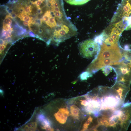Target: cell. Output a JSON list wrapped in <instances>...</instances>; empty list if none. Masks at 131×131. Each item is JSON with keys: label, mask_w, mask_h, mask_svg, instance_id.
Returning a JSON list of instances; mask_svg holds the SVG:
<instances>
[{"label": "cell", "mask_w": 131, "mask_h": 131, "mask_svg": "<svg viewBox=\"0 0 131 131\" xmlns=\"http://www.w3.org/2000/svg\"><path fill=\"white\" fill-rule=\"evenodd\" d=\"M123 59L118 44L108 45L103 42L98 55L93 62L94 72L105 66L117 64Z\"/></svg>", "instance_id": "6da1fadb"}, {"label": "cell", "mask_w": 131, "mask_h": 131, "mask_svg": "<svg viewBox=\"0 0 131 131\" xmlns=\"http://www.w3.org/2000/svg\"><path fill=\"white\" fill-rule=\"evenodd\" d=\"M79 52L82 57L88 59H95L100 50L99 45L94 40L87 39L80 43L78 46Z\"/></svg>", "instance_id": "7a4b0ae2"}, {"label": "cell", "mask_w": 131, "mask_h": 131, "mask_svg": "<svg viewBox=\"0 0 131 131\" xmlns=\"http://www.w3.org/2000/svg\"><path fill=\"white\" fill-rule=\"evenodd\" d=\"M131 16V0H122L112 18L110 24L117 22Z\"/></svg>", "instance_id": "3957f363"}, {"label": "cell", "mask_w": 131, "mask_h": 131, "mask_svg": "<svg viewBox=\"0 0 131 131\" xmlns=\"http://www.w3.org/2000/svg\"><path fill=\"white\" fill-rule=\"evenodd\" d=\"M99 111L110 109L114 110L120 103V99L117 96L110 95L102 98Z\"/></svg>", "instance_id": "277c9868"}, {"label": "cell", "mask_w": 131, "mask_h": 131, "mask_svg": "<svg viewBox=\"0 0 131 131\" xmlns=\"http://www.w3.org/2000/svg\"><path fill=\"white\" fill-rule=\"evenodd\" d=\"M123 108L122 113L118 117L117 123L126 130L131 122V103Z\"/></svg>", "instance_id": "5b68a950"}, {"label": "cell", "mask_w": 131, "mask_h": 131, "mask_svg": "<svg viewBox=\"0 0 131 131\" xmlns=\"http://www.w3.org/2000/svg\"><path fill=\"white\" fill-rule=\"evenodd\" d=\"M68 109V107H61L54 114V116L56 120L60 124H64L66 122L70 115Z\"/></svg>", "instance_id": "8992f818"}, {"label": "cell", "mask_w": 131, "mask_h": 131, "mask_svg": "<svg viewBox=\"0 0 131 131\" xmlns=\"http://www.w3.org/2000/svg\"><path fill=\"white\" fill-rule=\"evenodd\" d=\"M37 119L40 123L42 129L48 131L54 130L51 127V123L44 115L42 114L38 115L37 117Z\"/></svg>", "instance_id": "52a82bcc"}, {"label": "cell", "mask_w": 131, "mask_h": 131, "mask_svg": "<svg viewBox=\"0 0 131 131\" xmlns=\"http://www.w3.org/2000/svg\"><path fill=\"white\" fill-rule=\"evenodd\" d=\"M69 108L71 115L73 118L77 120H80L81 111L79 108L76 105L72 104L69 106Z\"/></svg>", "instance_id": "ba28073f"}, {"label": "cell", "mask_w": 131, "mask_h": 131, "mask_svg": "<svg viewBox=\"0 0 131 131\" xmlns=\"http://www.w3.org/2000/svg\"><path fill=\"white\" fill-rule=\"evenodd\" d=\"M67 3L71 5H80L87 3L90 0H64Z\"/></svg>", "instance_id": "9c48e42d"}, {"label": "cell", "mask_w": 131, "mask_h": 131, "mask_svg": "<svg viewBox=\"0 0 131 131\" xmlns=\"http://www.w3.org/2000/svg\"><path fill=\"white\" fill-rule=\"evenodd\" d=\"M37 124L36 122H32L25 126L23 130L26 131H34L36 130Z\"/></svg>", "instance_id": "30bf717a"}, {"label": "cell", "mask_w": 131, "mask_h": 131, "mask_svg": "<svg viewBox=\"0 0 131 131\" xmlns=\"http://www.w3.org/2000/svg\"><path fill=\"white\" fill-rule=\"evenodd\" d=\"M122 19L124 21L126 24L125 30H130L131 29V16L129 17H124Z\"/></svg>", "instance_id": "8fae6325"}, {"label": "cell", "mask_w": 131, "mask_h": 131, "mask_svg": "<svg viewBox=\"0 0 131 131\" xmlns=\"http://www.w3.org/2000/svg\"><path fill=\"white\" fill-rule=\"evenodd\" d=\"M92 74L88 72H83L80 75V79L82 80H85L90 77L92 76Z\"/></svg>", "instance_id": "7c38bea8"}, {"label": "cell", "mask_w": 131, "mask_h": 131, "mask_svg": "<svg viewBox=\"0 0 131 131\" xmlns=\"http://www.w3.org/2000/svg\"><path fill=\"white\" fill-rule=\"evenodd\" d=\"M93 118L90 116L86 122L83 124V128L82 130V131H85L87 130L88 128V126L92 122Z\"/></svg>", "instance_id": "4fadbf2b"}, {"label": "cell", "mask_w": 131, "mask_h": 131, "mask_svg": "<svg viewBox=\"0 0 131 131\" xmlns=\"http://www.w3.org/2000/svg\"><path fill=\"white\" fill-rule=\"evenodd\" d=\"M94 41L99 45L102 44L103 42V39L102 35L101 34L97 36L94 39Z\"/></svg>", "instance_id": "5bb4252c"}, {"label": "cell", "mask_w": 131, "mask_h": 131, "mask_svg": "<svg viewBox=\"0 0 131 131\" xmlns=\"http://www.w3.org/2000/svg\"><path fill=\"white\" fill-rule=\"evenodd\" d=\"M20 19L22 21L28 22L31 24H32L33 20L32 18L27 15H24Z\"/></svg>", "instance_id": "9a60e30c"}, {"label": "cell", "mask_w": 131, "mask_h": 131, "mask_svg": "<svg viewBox=\"0 0 131 131\" xmlns=\"http://www.w3.org/2000/svg\"><path fill=\"white\" fill-rule=\"evenodd\" d=\"M109 126L113 128L115 127L117 123L115 121L113 118L112 115L109 119Z\"/></svg>", "instance_id": "2e32d148"}, {"label": "cell", "mask_w": 131, "mask_h": 131, "mask_svg": "<svg viewBox=\"0 0 131 131\" xmlns=\"http://www.w3.org/2000/svg\"><path fill=\"white\" fill-rule=\"evenodd\" d=\"M32 24H35L37 26L40 27L42 26V22L41 19L37 18L33 20Z\"/></svg>", "instance_id": "e0dca14e"}, {"label": "cell", "mask_w": 131, "mask_h": 131, "mask_svg": "<svg viewBox=\"0 0 131 131\" xmlns=\"http://www.w3.org/2000/svg\"><path fill=\"white\" fill-rule=\"evenodd\" d=\"M12 23V21L11 19L8 15L5 17L3 21V24L10 25Z\"/></svg>", "instance_id": "ac0fdd59"}, {"label": "cell", "mask_w": 131, "mask_h": 131, "mask_svg": "<svg viewBox=\"0 0 131 131\" xmlns=\"http://www.w3.org/2000/svg\"><path fill=\"white\" fill-rule=\"evenodd\" d=\"M24 8L25 13L27 14L30 15L32 11L31 6L26 5Z\"/></svg>", "instance_id": "d6986e66"}, {"label": "cell", "mask_w": 131, "mask_h": 131, "mask_svg": "<svg viewBox=\"0 0 131 131\" xmlns=\"http://www.w3.org/2000/svg\"><path fill=\"white\" fill-rule=\"evenodd\" d=\"M44 0H38L34 2V4L35 5L37 8H38Z\"/></svg>", "instance_id": "ffe728a7"}, {"label": "cell", "mask_w": 131, "mask_h": 131, "mask_svg": "<svg viewBox=\"0 0 131 131\" xmlns=\"http://www.w3.org/2000/svg\"><path fill=\"white\" fill-rule=\"evenodd\" d=\"M8 16L11 18L15 19L16 17L17 16L16 13L13 12L11 14L9 15Z\"/></svg>", "instance_id": "44dd1931"}, {"label": "cell", "mask_w": 131, "mask_h": 131, "mask_svg": "<svg viewBox=\"0 0 131 131\" xmlns=\"http://www.w3.org/2000/svg\"><path fill=\"white\" fill-rule=\"evenodd\" d=\"M23 24L25 26H28L29 28L31 24L28 22L25 21H24L23 22Z\"/></svg>", "instance_id": "7402d4cb"}, {"label": "cell", "mask_w": 131, "mask_h": 131, "mask_svg": "<svg viewBox=\"0 0 131 131\" xmlns=\"http://www.w3.org/2000/svg\"><path fill=\"white\" fill-rule=\"evenodd\" d=\"M18 11L20 12L21 13H25L24 8L22 7L19 8L18 9Z\"/></svg>", "instance_id": "603a6c76"}, {"label": "cell", "mask_w": 131, "mask_h": 131, "mask_svg": "<svg viewBox=\"0 0 131 131\" xmlns=\"http://www.w3.org/2000/svg\"><path fill=\"white\" fill-rule=\"evenodd\" d=\"M34 32H33L32 31H30L28 33L30 36L35 37V35L34 33Z\"/></svg>", "instance_id": "cb8c5ba5"}, {"label": "cell", "mask_w": 131, "mask_h": 131, "mask_svg": "<svg viewBox=\"0 0 131 131\" xmlns=\"http://www.w3.org/2000/svg\"><path fill=\"white\" fill-rule=\"evenodd\" d=\"M37 12L38 14H42L43 13V11L42 9L39 8H38Z\"/></svg>", "instance_id": "d4e9b609"}, {"label": "cell", "mask_w": 131, "mask_h": 131, "mask_svg": "<svg viewBox=\"0 0 131 131\" xmlns=\"http://www.w3.org/2000/svg\"><path fill=\"white\" fill-rule=\"evenodd\" d=\"M38 32L39 34H42L43 33V31L42 29L39 28Z\"/></svg>", "instance_id": "484cf974"}, {"label": "cell", "mask_w": 131, "mask_h": 131, "mask_svg": "<svg viewBox=\"0 0 131 131\" xmlns=\"http://www.w3.org/2000/svg\"><path fill=\"white\" fill-rule=\"evenodd\" d=\"M13 9H10V10L7 12L9 15L11 14L13 12Z\"/></svg>", "instance_id": "4316f807"}, {"label": "cell", "mask_w": 131, "mask_h": 131, "mask_svg": "<svg viewBox=\"0 0 131 131\" xmlns=\"http://www.w3.org/2000/svg\"><path fill=\"white\" fill-rule=\"evenodd\" d=\"M10 9V8L8 7H6L5 8L7 12H8Z\"/></svg>", "instance_id": "83f0119b"}]
</instances>
